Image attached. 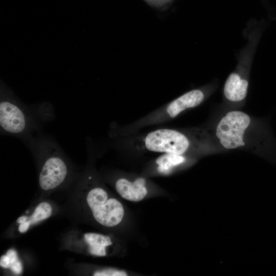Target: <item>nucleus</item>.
Returning <instances> with one entry per match:
<instances>
[{
	"label": "nucleus",
	"mask_w": 276,
	"mask_h": 276,
	"mask_svg": "<svg viewBox=\"0 0 276 276\" xmlns=\"http://www.w3.org/2000/svg\"><path fill=\"white\" fill-rule=\"evenodd\" d=\"M87 202L95 220L101 225L112 227L123 219L124 210L122 203L115 198L108 199L107 192L101 188H95L88 192Z\"/></svg>",
	"instance_id": "nucleus-3"
},
{
	"label": "nucleus",
	"mask_w": 276,
	"mask_h": 276,
	"mask_svg": "<svg viewBox=\"0 0 276 276\" xmlns=\"http://www.w3.org/2000/svg\"><path fill=\"white\" fill-rule=\"evenodd\" d=\"M10 262L9 257L6 255L2 256L0 259V265L5 268L10 267Z\"/></svg>",
	"instance_id": "nucleus-12"
},
{
	"label": "nucleus",
	"mask_w": 276,
	"mask_h": 276,
	"mask_svg": "<svg viewBox=\"0 0 276 276\" xmlns=\"http://www.w3.org/2000/svg\"><path fill=\"white\" fill-rule=\"evenodd\" d=\"M146 180L143 177H137L133 181L125 178L117 180L115 188L117 192L124 199L131 201H139L147 194Z\"/></svg>",
	"instance_id": "nucleus-5"
},
{
	"label": "nucleus",
	"mask_w": 276,
	"mask_h": 276,
	"mask_svg": "<svg viewBox=\"0 0 276 276\" xmlns=\"http://www.w3.org/2000/svg\"><path fill=\"white\" fill-rule=\"evenodd\" d=\"M27 217L26 216H21L17 219V222L20 224L27 221Z\"/></svg>",
	"instance_id": "nucleus-14"
},
{
	"label": "nucleus",
	"mask_w": 276,
	"mask_h": 276,
	"mask_svg": "<svg viewBox=\"0 0 276 276\" xmlns=\"http://www.w3.org/2000/svg\"><path fill=\"white\" fill-rule=\"evenodd\" d=\"M51 214L52 208L51 205L47 202H42L37 206L29 220L31 224L35 223L49 218Z\"/></svg>",
	"instance_id": "nucleus-9"
},
{
	"label": "nucleus",
	"mask_w": 276,
	"mask_h": 276,
	"mask_svg": "<svg viewBox=\"0 0 276 276\" xmlns=\"http://www.w3.org/2000/svg\"><path fill=\"white\" fill-rule=\"evenodd\" d=\"M30 224L31 222L30 220L26 221L25 222L20 223L18 227L19 232L22 233L26 232L28 230Z\"/></svg>",
	"instance_id": "nucleus-13"
},
{
	"label": "nucleus",
	"mask_w": 276,
	"mask_h": 276,
	"mask_svg": "<svg viewBox=\"0 0 276 276\" xmlns=\"http://www.w3.org/2000/svg\"><path fill=\"white\" fill-rule=\"evenodd\" d=\"M94 275L95 276H125L127 273L122 270L116 269H105L102 271H96Z\"/></svg>",
	"instance_id": "nucleus-10"
},
{
	"label": "nucleus",
	"mask_w": 276,
	"mask_h": 276,
	"mask_svg": "<svg viewBox=\"0 0 276 276\" xmlns=\"http://www.w3.org/2000/svg\"><path fill=\"white\" fill-rule=\"evenodd\" d=\"M84 239L89 245V252L96 256H106L105 247L111 244L108 236L96 233H86Z\"/></svg>",
	"instance_id": "nucleus-8"
},
{
	"label": "nucleus",
	"mask_w": 276,
	"mask_h": 276,
	"mask_svg": "<svg viewBox=\"0 0 276 276\" xmlns=\"http://www.w3.org/2000/svg\"><path fill=\"white\" fill-rule=\"evenodd\" d=\"M248 81L242 78L239 74L232 73L228 77L224 86L225 97L232 101L243 100L246 96Z\"/></svg>",
	"instance_id": "nucleus-6"
},
{
	"label": "nucleus",
	"mask_w": 276,
	"mask_h": 276,
	"mask_svg": "<svg viewBox=\"0 0 276 276\" xmlns=\"http://www.w3.org/2000/svg\"><path fill=\"white\" fill-rule=\"evenodd\" d=\"M9 268L15 274H20L22 270L21 263L19 260L11 264Z\"/></svg>",
	"instance_id": "nucleus-11"
},
{
	"label": "nucleus",
	"mask_w": 276,
	"mask_h": 276,
	"mask_svg": "<svg viewBox=\"0 0 276 276\" xmlns=\"http://www.w3.org/2000/svg\"><path fill=\"white\" fill-rule=\"evenodd\" d=\"M250 118L239 111L228 112L222 118L216 128V136L226 149H235L245 145L243 134L250 123Z\"/></svg>",
	"instance_id": "nucleus-4"
},
{
	"label": "nucleus",
	"mask_w": 276,
	"mask_h": 276,
	"mask_svg": "<svg viewBox=\"0 0 276 276\" xmlns=\"http://www.w3.org/2000/svg\"><path fill=\"white\" fill-rule=\"evenodd\" d=\"M186 161L182 154L163 153L155 160L158 173L163 175L170 174L174 169Z\"/></svg>",
	"instance_id": "nucleus-7"
},
{
	"label": "nucleus",
	"mask_w": 276,
	"mask_h": 276,
	"mask_svg": "<svg viewBox=\"0 0 276 276\" xmlns=\"http://www.w3.org/2000/svg\"><path fill=\"white\" fill-rule=\"evenodd\" d=\"M55 118L52 106L44 103L27 105L8 88L1 86L0 130L3 135L19 138L25 143L40 132L43 124Z\"/></svg>",
	"instance_id": "nucleus-1"
},
{
	"label": "nucleus",
	"mask_w": 276,
	"mask_h": 276,
	"mask_svg": "<svg viewBox=\"0 0 276 276\" xmlns=\"http://www.w3.org/2000/svg\"><path fill=\"white\" fill-rule=\"evenodd\" d=\"M30 151L42 165L39 175V184L45 191L53 189L66 178L68 169L63 150L55 140L39 132L25 143Z\"/></svg>",
	"instance_id": "nucleus-2"
}]
</instances>
